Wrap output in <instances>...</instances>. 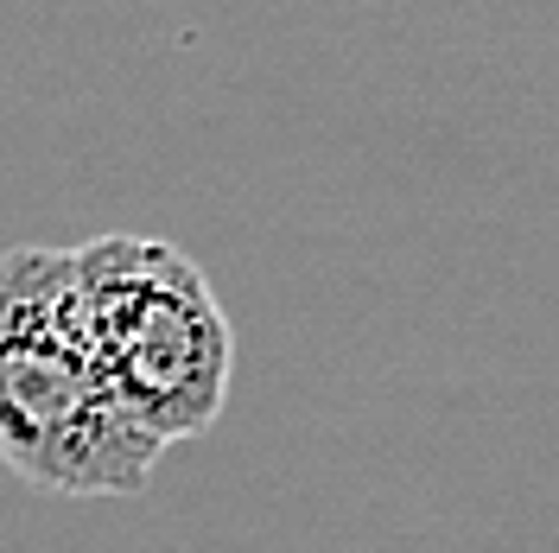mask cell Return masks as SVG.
<instances>
[{"instance_id": "obj_2", "label": "cell", "mask_w": 559, "mask_h": 553, "mask_svg": "<svg viewBox=\"0 0 559 553\" xmlns=\"http://www.w3.org/2000/svg\"><path fill=\"white\" fill-rule=\"evenodd\" d=\"M0 464L45 496H140L159 464L90 363L70 248L0 255Z\"/></svg>"}, {"instance_id": "obj_1", "label": "cell", "mask_w": 559, "mask_h": 553, "mask_svg": "<svg viewBox=\"0 0 559 553\" xmlns=\"http://www.w3.org/2000/svg\"><path fill=\"white\" fill-rule=\"evenodd\" d=\"M70 306L108 401L134 433L166 451L223 420L236 331L185 248L128 230L70 248Z\"/></svg>"}]
</instances>
